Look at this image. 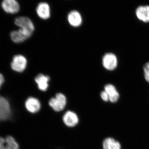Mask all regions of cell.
I'll return each instance as SVG.
<instances>
[{
    "label": "cell",
    "mask_w": 149,
    "mask_h": 149,
    "mask_svg": "<svg viewBox=\"0 0 149 149\" xmlns=\"http://www.w3.org/2000/svg\"><path fill=\"white\" fill-rule=\"evenodd\" d=\"M67 99L64 94L58 93L54 97L50 99L49 102V106L55 111H62L66 107Z\"/></svg>",
    "instance_id": "cell-1"
},
{
    "label": "cell",
    "mask_w": 149,
    "mask_h": 149,
    "mask_svg": "<svg viewBox=\"0 0 149 149\" xmlns=\"http://www.w3.org/2000/svg\"><path fill=\"white\" fill-rule=\"evenodd\" d=\"M118 64L117 56L112 53H107L102 58V65L107 70L112 71L116 69Z\"/></svg>",
    "instance_id": "cell-2"
},
{
    "label": "cell",
    "mask_w": 149,
    "mask_h": 149,
    "mask_svg": "<svg viewBox=\"0 0 149 149\" xmlns=\"http://www.w3.org/2000/svg\"><path fill=\"white\" fill-rule=\"evenodd\" d=\"M27 65V59L22 55L15 56L11 63V67L13 70L19 72H23L26 69Z\"/></svg>",
    "instance_id": "cell-3"
},
{
    "label": "cell",
    "mask_w": 149,
    "mask_h": 149,
    "mask_svg": "<svg viewBox=\"0 0 149 149\" xmlns=\"http://www.w3.org/2000/svg\"><path fill=\"white\" fill-rule=\"evenodd\" d=\"M15 23L20 29L33 34L35 26L32 20L27 17H19L15 19Z\"/></svg>",
    "instance_id": "cell-4"
},
{
    "label": "cell",
    "mask_w": 149,
    "mask_h": 149,
    "mask_svg": "<svg viewBox=\"0 0 149 149\" xmlns=\"http://www.w3.org/2000/svg\"><path fill=\"white\" fill-rule=\"evenodd\" d=\"M32 33L19 28L18 30L12 31L10 33L11 40L15 43L22 42L31 37Z\"/></svg>",
    "instance_id": "cell-5"
},
{
    "label": "cell",
    "mask_w": 149,
    "mask_h": 149,
    "mask_svg": "<svg viewBox=\"0 0 149 149\" xmlns=\"http://www.w3.org/2000/svg\"><path fill=\"white\" fill-rule=\"evenodd\" d=\"M10 104L7 100L2 96H0V120H6L10 115Z\"/></svg>",
    "instance_id": "cell-6"
},
{
    "label": "cell",
    "mask_w": 149,
    "mask_h": 149,
    "mask_svg": "<svg viewBox=\"0 0 149 149\" xmlns=\"http://www.w3.org/2000/svg\"><path fill=\"white\" fill-rule=\"evenodd\" d=\"M63 120L66 126L73 127L76 126L79 122L77 114L71 111H68L63 116Z\"/></svg>",
    "instance_id": "cell-7"
},
{
    "label": "cell",
    "mask_w": 149,
    "mask_h": 149,
    "mask_svg": "<svg viewBox=\"0 0 149 149\" xmlns=\"http://www.w3.org/2000/svg\"><path fill=\"white\" fill-rule=\"evenodd\" d=\"M135 13L140 21L147 23L149 22V6H139L136 8Z\"/></svg>",
    "instance_id": "cell-8"
},
{
    "label": "cell",
    "mask_w": 149,
    "mask_h": 149,
    "mask_svg": "<svg viewBox=\"0 0 149 149\" xmlns=\"http://www.w3.org/2000/svg\"><path fill=\"white\" fill-rule=\"evenodd\" d=\"M1 6L8 13H16L19 10V4L15 0H4L1 3Z\"/></svg>",
    "instance_id": "cell-9"
},
{
    "label": "cell",
    "mask_w": 149,
    "mask_h": 149,
    "mask_svg": "<svg viewBox=\"0 0 149 149\" xmlns=\"http://www.w3.org/2000/svg\"><path fill=\"white\" fill-rule=\"evenodd\" d=\"M26 109L32 113H36L40 110L41 104L38 99L30 97L26 100L25 103Z\"/></svg>",
    "instance_id": "cell-10"
},
{
    "label": "cell",
    "mask_w": 149,
    "mask_h": 149,
    "mask_svg": "<svg viewBox=\"0 0 149 149\" xmlns=\"http://www.w3.org/2000/svg\"><path fill=\"white\" fill-rule=\"evenodd\" d=\"M36 11L37 15L42 19H47L50 16V8L47 3H40L37 6Z\"/></svg>",
    "instance_id": "cell-11"
},
{
    "label": "cell",
    "mask_w": 149,
    "mask_h": 149,
    "mask_svg": "<svg viewBox=\"0 0 149 149\" xmlns=\"http://www.w3.org/2000/svg\"><path fill=\"white\" fill-rule=\"evenodd\" d=\"M104 91L109 96V101L112 103H115L119 100V93L115 87L111 84H107L104 86Z\"/></svg>",
    "instance_id": "cell-12"
},
{
    "label": "cell",
    "mask_w": 149,
    "mask_h": 149,
    "mask_svg": "<svg viewBox=\"0 0 149 149\" xmlns=\"http://www.w3.org/2000/svg\"><path fill=\"white\" fill-rule=\"evenodd\" d=\"M68 20L69 24L74 27L80 26L82 23L81 15L76 10H72L69 13L68 15Z\"/></svg>",
    "instance_id": "cell-13"
},
{
    "label": "cell",
    "mask_w": 149,
    "mask_h": 149,
    "mask_svg": "<svg viewBox=\"0 0 149 149\" xmlns=\"http://www.w3.org/2000/svg\"><path fill=\"white\" fill-rule=\"evenodd\" d=\"M50 80L49 76L42 74L37 75L35 78V81L37 83L39 90L42 91H46L49 87V81Z\"/></svg>",
    "instance_id": "cell-14"
},
{
    "label": "cell",
    "mask_w": 149,
    "mask_h": 149,
    "mask_svg": "<svg viewBox=\"0 0 149 149\" xmlns=\"http://www.w3.org/2000/svg\"><path fill=\"white\" fill-rule=\"evenodd\" d=\"M102 146L103 149H121L120 143L110 137L107 138L104 140Z\"/></svg>",
    "instance_id": "cell-15"
},
{
    "label": "cell",
    "mask_w": 149,
    "mask_h": 149,
    "mask_svg": "<svg viewBox=\"0 0 149 149\" xmlns=\"http://www.w3.org/2000/svg\"><path fill=\"white\" fill-rule=\"evenodd\" d=\"M7 149H19L18 144L11 136H8L5 139Z\"/></svg>",
    "instance_id": "cell-16"
},
{
    "label": "cell",
    "mask_w": 149,
    "mask_h": 149,
    "mask_svg": "<svg viewBox=\"0 0 149 149\" xmlns=\"http://www.w3.org/2000/svg\"><path fill=\"white\" fill-rule=\"evenodd\" d=\"M143 70L145 80L149 83V61L144 64L143 66Z\"/></svg>",
    "instance_id": "cell-17"
},
{
    "label": "cell",
    "mask_w": 149,
    "mask_h": 149,
    "mask_svg": "<svg viewBox=\"0 0 149 149\" xmlns=\"http://www.w3.org/2000/svg\"><path fill=\"white\" fill-rule=\"evenodd\" d=\"M100 97L102 100L105 102L109 101V96L104 91H102L100 93Z\"/></svg>",
    "instance_id": "cell-18"
},
{
    "label": "cell",
    "mask_w": 149,
    "mask_h": 149,
    "mask_svg": "<svg viewBox=\"0 0 149 149\" xmlns=\"http://www.w3.org/2000/svg\"><path fill=\"white\" fill-rule=\"evenodd\" d=\"M0 149H7L5 139L0 137Z\"/></svg>",
    "instance_id": "cell-19"
},
{
    "label": "cell",
    "mask_w": 149,
    "mask_h": 149,
    "mask_svg": "<svg viewBox=\"0 0 149 149\" xmlns=\"http://www.w3.org/2000/svg\"><path fill=\"white\" fill-rule=\"evenodd\" d=\"M4 82V78L3 76L1 73H0V88L3 83Z\"/></svg>",
    "instance_id": "cell-20"
}]
</instances>
